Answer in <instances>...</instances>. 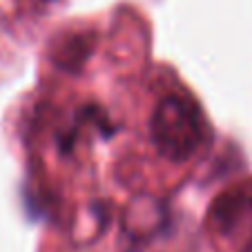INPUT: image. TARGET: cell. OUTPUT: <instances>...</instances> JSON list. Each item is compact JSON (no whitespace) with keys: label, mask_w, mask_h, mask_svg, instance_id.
I'll use <instances>...</instances> for the list:
<instances>
[{"label":"cell","mask_w":252,"mask_h":252,"mask_svg":"<svg viewBox=\"0 0 252 252\" xmlns=\"http://www.w3.org/2000/svg\"><path fill=\"white\" fill-rule=\"evenodd\" d=\"M150 134L163 158L183 163L205 138V119L199 105L186 94H170L154 107Z\"/></svg>","instance_id":"cell-1"},{"label":"cell","mask_w":252,"mask_h":252,"mask_svg":"<svg viewBox=\"0 0 252 252\" xmlns=\"http://www.w3.org/2000/svg\"><path fill=\"white\" fill-rule=\"evenodd\" d=\"M252 214V181L232 183L225 188L208 210V223L214 232L230 234Z\"/></svg>","instance_id":"cell-2"},{"label":"cell","mask_w":252,"mask_h":252,"mask_svg":"<svg viewBox=\"0 0 252 252\" xmlns=\"http://www.w3.org/2000/svg\"><path fill=\"white\" fill-rule=\"evenodd\" d=\"M90 38L87 33H71L63 40L54 52V61L56 65L65 67V69H76L85 63V58L90 56Z\"/></svg>","instance_id":"cell-3"},{"label":"cell","mask_w":252,"mask_h":252,"mask_svg":"<svg viewBox=\"0 0 252 252\" xmlns=\"http://www.w3.org/2000/svg\"><path fill=\"white\" fill-rule=\"evenodd\" d=\"M158 217H161V208L158 203L150 205V210H145V217H138V212H129L127 214V232L132 237H138V239H145L150 234H154L157 230V223H158Z\"/></svg>","instance_id":"cell-4"},{"label":"cell","mask_w":252,"mask_h":252,"mask_svg":"<svg viewBox=\"0 0 252 252\" xmlns=\"http://www.w3.org/2000/svg\"><path fill=\"white\" fill-rule=\"evenodd\" d=\"M243 252H252V241H250V243H248V246H246V248H243Z\"/></svg>","instance_id":"cell-5"},{"label":"cell","mask_w":252,"mask_h":252,"mask_svg":"<svg viewBox=\"0 0 252 252\" xmlns=\"http://www.w3.org/2000/svg\"><path fill=\"white\" fill-rule=\"evenodd\" d=\"M45 2H54V0H45Z\"/></svg>","instance_id":"cell-6"}]
</instances>
